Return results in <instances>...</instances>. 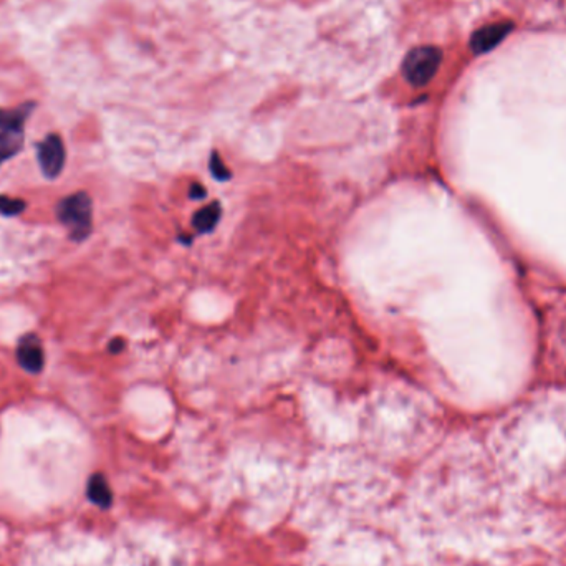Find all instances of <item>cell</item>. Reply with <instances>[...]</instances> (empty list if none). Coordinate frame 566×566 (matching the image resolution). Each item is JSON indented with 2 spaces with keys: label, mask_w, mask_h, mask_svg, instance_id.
I'll use <instances>...</instances> for the list:
<instances>
[{
  "label": "cell",
  "mask_w": 566,
  "mask_h": 566,
  "mask_svg": "<svg viewBox=\"0 0 566 566\" xmlns=\"http://www.w3.org/2000/svg\"><path fill=\"white\" fill-rule=\"evenodd\" d=\"M86 494H88V499L92 500L93 504L98 505L102 508H108L112 505V500H113V494L110 490V485H108L106 479L102 474H94L90 477Z\"/></svg>",
  "instance_id": "52a82bcc"
},
{
  "label": "cell",
  "mask_w": 566,
  "mask_h": 566,
  "mask_svg": "<svg viewBox=\"0 0 566 566\" xmlns=\"http://www.w3.org/2000/svg\"><path fill=\"white\" fill-rule=\"evenodd\" d=\"M211 171L216 179H227L229 177V171H227L226 166L222 165L219 155L212 156V161H211Z\"/></svg>",
  "instance_id": "30bf717a"
},
{
  "label": "cell",
  "mask_w": 566,
  "mask_h": 566,
  "mask_svg": "<svg viewBox=\"0 0 566 566\" xmlns=\"http://www.w3.org/2000/svg\"><path fill=\"white\" fill-rule=\"evenodd\" d=\"M57 217L68 230L73 242L90 238L93 229V202L86 193H75L62 199L57 206Z\"/></svg>",
  "instance_id": "7a4b0ae2"
},
{
  "label": "cell",
  "mask_w": 566,
  "mask_h": 566,
  "mask_svg": "<svg viewBox=\"0 0 566 566\" xmlns=\"http://www.w3.org/2000/svg\"><path fill=\"white\" fill-rule=\"evenodd\" d=\"M27 204L21 199H12L9 196H0V214L5 217L19 216L25 211Z\"/></svg>",
  "instance_id": "9c48e42d"
},
{
  "label": "cell",
  "mask_w": 566,
  "mask_h": 566,
  "mask_svg": "<svg viewBox=\"0 0 566 566\" xmlns=\"http://www.w3.org/2000/svg\"><path fill=\"white\" fill-rule=\"evenodd\" d=\"M512 31H514V23L512 22H502V23H494V25L482 27V29H479L472 35L471 49L477 55L490 52Z\"/></svg>",
  "instance_id": "5b68a950"
},
{
  "label": "cell",
  "mask_w": 566,
  "mask_h": 566,
  "mask_svg": "<svg viewBox=\"0 0 566 566\" xmlns=\"http://www.w3.org/2000/svg\"><path fill=\"white\" fill-rule=\"evenodd\" d=\"M35 108V102H25L12 110L0 108V165L21 153L25 141V123Z\"/></svg>",
  "instance_id": "6da1fadb"
},
{
  "label": "cell",
  "mask_w": 566,
  "mask_h": 566,
  "mask_svg": "<svg viewBox=\"0 0 566 566\" xmlns=\"http://www.w3.org/2000/svg\"><path fill=\"white\" fill-rule=\"evenodd\" d=\"M37 159H39L41 175L49 179L58 177L67 159L62 138L55 133L47 134L45 139L37 145Z\"/></svg>",
  "instance_id": "277c9868"
},
{
  "label": "cell",
  "mask_w": 566,
  "mask_h": 566,
  "mask_svg": "<svg viewBox=\"0 0 566 566\" xmlns=\"http://www.w3.org/2000/svg\"><path fill=\"white\" fill-rule=\"evenodd\" d=\"M123 346V340H114L112 341V345H110V351H112V353H118V351H121Z\"/></svg>",
  "instance_id": "8fae6325"
},
{
  "label": "cell",
  "mask_w": 566,
  "mask_h": 566,
  "mask_svg": "<svg viewBox=\"0 0 566 566\" xmlns=\"http://www.w3.org/2000/svg\"><path fill=\"white\" fill-rule=\"evenodd\" d=\"M443 60V53L436 47H419L408 53L402 63V72L408 82L414 86H424L433 80L439 65Z\"/></svg>",
  "instance_id": "3957f363"
},
{
  "label": "cell",
  "mask_w": 566,
  "mask_h": 566,
  "mask_svg": "<svg viewBox=\"0 0 566 566\" xmlns=\"http://www.w3.org/2000/svg\"><path fill=\"white\" fill-rule=\"evenodd\" d=\"M220 219V204L211 202L209 206L202 207L194 217V227L201 232H211L217 226Z\"/></svg>",
  "instance_id": "ba28073f"
},
{
  "label": "cell",
  "mask_w": 566,
  "mask_h": 566,
  "mask_svg": "<svg viewBox=\"0 0 566 566\" xmlns=\"http://www.w3.org/2000/svg\"><path fill=\"white\" fill-rule=\"evenodd\" d=\"M17 361H19L22 370H25L31 374H39L43 370L45 353L41 348L39 337L27 335L22 338L19 346H17Z\"/></svg>",
  "instance_id": "8992f818"
}]
</instances>
